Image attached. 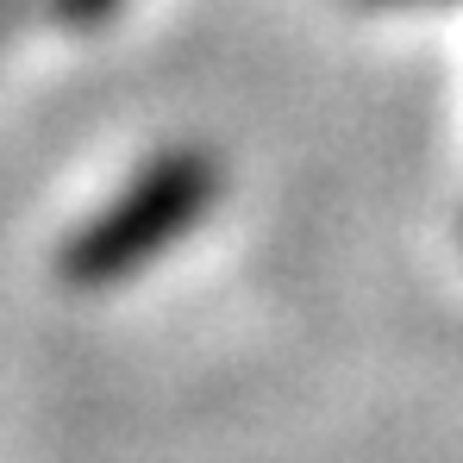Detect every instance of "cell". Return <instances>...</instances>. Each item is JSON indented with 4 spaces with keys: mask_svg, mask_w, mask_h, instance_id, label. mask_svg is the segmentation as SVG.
<instances>
[{
    "mask_svg": "<svg viewBox=\"0 0 463 463\" xmlns=\"http://www.w3.org/2000/svg\"><path fill=\"white\" fill-rule=\"evenodd\" d=\"M364 6H458V0H364Z\"/></svg>",
    "mask_w": 463,
    "mask_h": 463,
    "instance_id": "4",
    "label": "cell"
},
{
    "mask_svg": "<svg viewBox=\"0 0 463 463\" xmlns=\"http://www.w3.org/2000/svg\"><path fill=\"white\" fill-rule=\"evenodd\" d=\"M25 13H32V0H0V44L25 25Z\"/></svg>",
    "mask_w": 463,
    "mask_h": 463,
    "instance_id": "3",
    "label": "cell"
},
{
    "mask_svg": "<svg viewBox=\"0 0 463 463\" xmlns=\"http://www.w3.org/2000/svg\"><path fill=\"white\" fill-rule=\"evenodd\" d=\"M119 6H126V0H44V13H51L63 32H94V25H107Z\"/></svg>",
    "mask_w": 463,
    "mask_h": 463,
    "instance_id": "2",
    "label": "cell"
},
{
    "mask_svg": "<svg viewBox=\"0 0 463 463\" xmlns=\"http://www.w3.org/2000/svg\"><path fill=\"white\" fill-rule=\"evenodd\" d=\"M220 182H226L220 156L207 145H163L119 182V194H107L63 238V250H57L63 282L70 288H119V282H132L145 263L169 257L220 207Z\"/></svg>",
    "mask_w": 463,
    "mask_h": 463,
    "instance_id": "1",
    "label": "cell"
}]
</instances>
